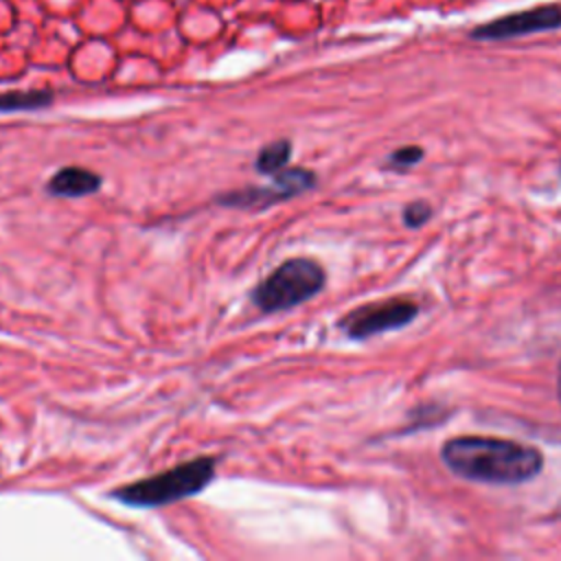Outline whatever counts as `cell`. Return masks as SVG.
Returning a JSON list of instances; mask_svg holds the SVG:
<instances>
[{
    "label": "cell",
    "instance_id": "obj_1",
    "mask_svg": "<svg viewBox=\"0 0 561 561\" xmlns=\"http://www.w3.org/2000/svg\"><path fill=\"white\" fill-rule=\"evenodd\" d=\"M440 456L456 476L486 484H519L533 480L543 467L539 449L491 436L449 438Z\"/></svg>",
    "mask_w": 561,
    "mask_h": 561
},
{
    "label": "cell",
    "instance_id": "obj_2",
    "mask_svg": "<svg viewBox=\"0 0 561 561\" xmlns=\"http://www.w3.org/2000/svg\"><path fill=\"white\" fill-rule=\"evenodd\" d=\"M217 460L210 456H199L188 462L175 465L158 476L142 478L123 484L112 491V497L136 508H158L186 497L197 495L215 478Z\"/></svg>",
    "mask_w": 561,
    "mask_h": 561
},
{
    "label": "cell",
    "instance_id": "obj_3",
    "mask_svg": "<svg viewBox=\"0 0 561 561\" xmlns=\"http://www.w3.org/2000/svg\"><path fill=\"white\" fill-rule=\"evenodd\" d=\"M324 270L318 261L294 256L274 267L250 294L263 313H280L294 309L324 287Z\"/></svg>",
    "mask_w": 561,
    "mask_h": 561
},
{
    "label": "cell",
    "instance_id": "obj_4",
    "mask_svg": "<svg viewBox=\"0 0 561 561\" xmlns=\"http://www.w3.org/2000/svg\"><path fill=\"white\" fill-rule=\"evenodd\" d=\"M313 186H316L313 171L302 167H289V169L285 167L283 171L272 175L270 184L237 188L217 197V202L221 206H234V208H267L283 199L300 195Z\"/></svg>",
    "mask_w": 561,
    "mask_h": 561
},
{
    "label": "cell",
    "instance_id": "obj_5",
    "mask_svg": "<svg viewBox=\"0 0 561 561\" xmlns=\"http://www.w3.org/2000/svg\"><path fill=\"white\" fill-rule=\"evenodd\" d=\"M419 313V307L405 298H390L381 302H370L353 309L340 320V329L355 340L377 335L383 331L401 329L410 324Z\"/></svg>",
    "mask_w": 561,
    "mask_h": 561
},
{
    "label": "cell",
    "instance_id": "obj_6",
    "mask_svg": "<svg viewBox=\"0 0 561 561\" xmlns=\"http://www.w3.org/2000/svg\"><path fill=\"white\" fill-rule=\"evenodd\" d=\"M561 24V11L557 7H535L528 11L511 13L478 26L471 35L476 39H508L519 35H530L539 31H550Z\"/></svg>",
    "mask_w": 561,
    "mask_h": 561
},
{
    "label": "cell",
    "instance_id": "obj_7",
    "mask_svg": "<svg viewBox=\"0 0 561 561\" xmlns=\"http://www.w3.org/2000/svg\"><path fill=\"white\" fill-rule=\"evenodd\" d=\"M101 188V175L85 167H64L46 182V191L53 197H81Z\"/></svg>",
    "mask_w": 561,
    "mask_h": 561
},
{
    "label": "cell",
    "instance_id": "obj_8",
    "mask_svg": "<svg viewBox=\"0 0 561 561\" xmlns=\"http://www.w3.org/2000/svg\"><path fill=\"white\" fill-rule=\"evenodd\" d=\"M291 156V142L289 140H274L270 145H265L254 160V169L263 175H274L278 171H283L289 162Z\"/></svg>",
    "mask_w": 561,
    "mask_h": 561
},
{
    "label": "cell",
    "instance_id": "obj_9",
    "mask_svg": "<svg viewBox=\"0 0 561 561\" xmlns=\"http://www.w3.org/2000/svg\"><path fill=\"white\" fill-rule=\"evenodd\" d=\"M53 92L48 90H31V92H4L0 94V112H24L39 110L50 105Z\"/></svg>",
    "mask_w": 561,
    "mask_h": 561
},
{
    "label": "cell",
    "instance_id": "obj_10",
    "mask_svg": "<svg viewBox=\"0 0 561 561\" xmlns=\"http://www.w3.org/2000/svg\"><path fill=\"white\" fill-rule=\"evenodd\" d=\"M423 158V149L421 147H401L397 151L390 153L388 164L394 169H408L412 164H416Z\"/></svg>",
    "mask_w": 561,
    "mask_h": 561
},
{
    "label": "cell",
    "instance_id": "obj_11",
    "mask_svg": "<svg viewBox=\"0 0 561 561\" xmlns=\"http://www.w3.org/2000/svg\"><path fill=\"white\" fill-rule=\"evenodd\" d=\"M430 217H432V208H430V204H425V202H412V204H408V206L403 208V221H405V226H410V228L423 226Z\"/></svg>",
    "mask_w": 561,
    "mask_h": 561
},
{
    "label": "cell",
    "instance_id": "obj_12",
    "mask_svg": "<svg viewBox=\"0 0 561 561\" xmlns=\"http://www.w3.org/2000/svg\"><path fill=\"white\" fill-rule=\"evenodd\" d=\"M559 401H561V364H559Z\"/></svg>",
    "mask_w": 561,
    "mask_h": 561
}]
</instances>
